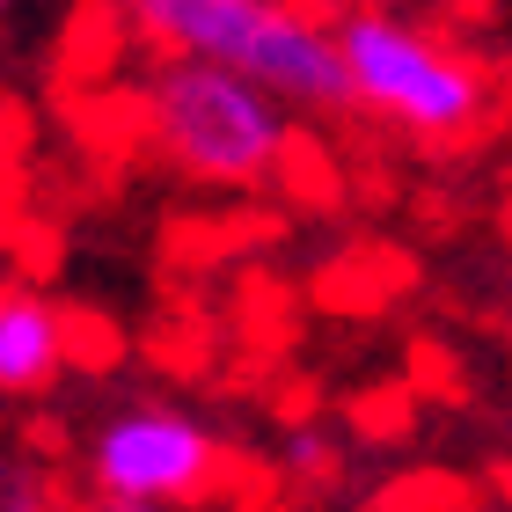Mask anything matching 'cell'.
Segmentation results:
<instances>
[{
    "label": "cell",
    "instance_id": "obj_1",
    "mask_svg": "<svg viewBox=\"0 0 512 512\" xmlns=\"http://www.w3.org/2000/svg\"><path fill=\"white\" fill-rule=\"evenodd\" d=\"M125 15L161 59L227 66L300 110H352L337 30L293 0H125Z\"/></svg>",
    "mask_w": 512,
    "mask_h": 512
},
{
    "label": "cell",
    "instance_id": "obj_2",
    "mask_svg": "<svg viewBox=\"0 0 512 512\" xmlns=\"http://www.w3.org/2000/svg\"><path fill=\"white\" fill-rule=\"evenodd\" d=\"M147 139L191 183L249 191L286 161L293 125L271 88L227 74V66H205V59H169L147 88Z\"/></svg>",
    "mask_w": 512,
    "mask_h": 512
},
{
    "label": "cell",
    "instance_id": "obj_3",
    "mask_svg": "<svg viewBox=\"0 0 512 512\" xmlns=\"http://www.w3.org/2000/svg\"><path fill=\"white\" fill-rule=\"evenodd\" d=\"M337 52L344 74H352V103L381 110L417 139H461L483 125V74L461 52H447L439 37L410 30L395 15L352 8L337 22Z\"/></svg>",
    "mask_w": 512,
    "mask_h": 512
},
{
    "label": "cell",
    "instance_id": "obj_4",
    "mask_svg": "<svg viewBox=\"0 0 512 512\" xmlns=\"http://www.w3.org/2000/svg\"><path fill=\"white\" fill-rule=\"evenodd\" d=\"M227 476V447L213 425L169 403H132L88 439V483L118 505H198Z\"/></svg>",
    "mask_w": 512,
    "mask_h": 512
},
{
    "label": "cell",
    "instance_id": "obj_5",
    "mask_svg": "<svg viewBox=\"0 0 512 512\" xmlns=\"http://www.w3.org/2000/svg\"><path fill=\"white\" fill-rule=\"evenodd\" d=\"M66 359H74V322L30 286H0V395L52 388Z\"/></svg>",
    "mask_w": 512,
    "mask_h": 512
},
{
    "label": "cell",
    "instance_id": "obj_6",
    "mask_svg": "<svg viewBox=\"0 0 512 512\" xmlns=\"http://www.w3.org/2000/svg\"><path fill=\"white\" fill-rule=\"evenodd\" d=\"M0 512H59V498H52V483H44L30 461L0 454Z\"/></svg>",
    "mask_w": 512,
    "mask_h": 512
},
{
    "label": "cell",
    "instance_id": "obj_7",
    "mask_svg": "<svg viewBox=\"0 0 512 512\" xmlns=\"http://www.w3.org/2000/svg\"><path fill=\"white\" fill-rule=\"evenodd\" d=\"M293 469L322 476V469H330V439H322V432H293Z\"/></svg>",
    "mask_w": 512,
    "mask_h": 512
},
{
    "label": "cell",
    "instance_id": "obj_8",
    "mask_svg": "<svg viewBox=\"0 0 512 512\" xmlns=\"http://www.w3.org/2000/svg\"><path fill=\"white\" fill-rule=\"evenodd\" d=\"M81 512H169V505H118V498H96V505H81Z\"/></svg>",
    "mask_w": 512,
    "mask_h": 512
},
{
    "label": "cell",
    "instance_id": "obj_9",
    "mask_svg": "<svg viewBox=\"0 0 512 512\" xmlns=\"http://www.w3.org/2000/svg\"><path fill=\"white\" fill-rule=\"evenodd\" d=\"M0 8H8V0H0Z\"/></svg>",
    "mask_w": 512,
    "mask_h": 512
}]
</instances>
